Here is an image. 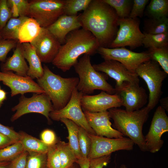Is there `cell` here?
<instances>
[{
	"label": "cell",
	"instance_id": "1",
	"mask_svg": "<svg viewBox=\"0 0 168 168\" xmlns=\"http://www.w3.org/2000/svg\"><path fill=\"white\" fill-rule=\"evenodd\" d=\"M79 16L82 28L95 36L100 47L109 48L118 30L114 10L102 0H93Z\"/></svg>",
	"mask_w": 168,
	"mask_h": 168
},
{
	"label": "cell",
	"instance_id": "2",
	"mask_svg": "<svg viewBox=\"0 0 168 168\" xmlns=\"http://www.w3.org/2000/svg\"><path fill=\"white\" fill-rule=\"evenodd\" d=\"M52 62L53 65L63 72L69 70L82 54L90 56L100 47L95 36L84 29H78L69 33Z\"/></svg>",
	"mask_w": 168,
	"mask_h": 168
},
{
	"label": "cell",
	"instance_id": "3",
	"mask_svg": "<svg viewBox=\"0 0 168 168\" xmlns=\"http://www.w3.org/2000/svg\"><path fill=\"white\" fill-rule=\"evenodd\" d=\"M151 110L147 106L132 111L114 108L108 110L113 120L112 127L128 137L143 152H147L142 133L143 126L147 120Z\"/></svg>",
	"mask_w": 168,
	"mask_h": 168
},
{
	"label": "cell",
	"instance_id": "4",
	"mask_svg": "<svg viewBox=\"0 0 168 168\" xmlns=\"http://www.w3.org/2000/svg\"><path fill=\"white\" fill-rule=\"evenodd\" d=\"M44 73L37 79L38 84L51 100L54 110L64 108L71 97L72 92L77 85V77L64 78L53 73L44 65Z\"/></svg>",
	"mask_w": 168,
	"mask_h": 168
},
{
	"label": "cell",
	"instance_id": "5",
	"mask_svg": "<svg viewBox=\"0 0 168 168\" xmlns=\"http://www.w3.org/2000/svg\"><path fill=\"white\" fill-rule=\"evenodd\" d=\"M73 67L79 77L76 88L83 95L92 94L96 90L115 93L114 88L107 81V75L96 71L91 65L90 55L84 54Z\"/></svg>",
	"mask_w": 168,
	"mask_h": 168
},
{
	"label": "cell",
	"instance_id": "6",
	"mask_svg": "<svg viewBox=\"0 0 168 168\" xmlns=\"http://www.w3.org/2000/svg\"><path fill=\"white\" fill-rule=\"evenodd\" d=\"M136 73L146 83L149 90V98L146 106L151 110L158 103L162 94V82L167 74L162 70L156 62L150 60L141 64Z\"/></svg>",
	"mask_w": 168,
	"mask_h": 168
},
{
	"label": "cell",
	"instance_id": "7",
	"mask_svg": "<svg viewBox=\"0 0 168 168\" xmlns=\"http://www.w3.org/2000/svg\"><path fill=\"white\" fill-rule=\"evenodd\" d=\"M65 0L29 1L26 16L34 19L41 27L47 28L63 14Z\"/></svg>",
	"mask_w": 168,
	"mask_h": 168
},
{
	"label": "cell",
	"instance_id": "8",
	"mask_svg": "<svg viewBox=\"0 0 168 168\" xmlns=\"http://www.w3.org/2000/svg\"><path fill=\"white\" fill-rule=\"evenodd\" d=\"M140 21L138 18H119V26L116 36L109 48H113L128 46L131 49L142 46L144 34L139 27Z\"/></svg>",
	"mask_w": 168,
	"mask_h": 168
},
{
	"label": "cell",
	"instance_id": "9",
	"mask_svg": "<svg viewBox=\"0 0 168 168\" xmlns=\"http://www.w3.org/2000/svg\"><path fill=\"white\" fill-rule=\"evenodd\" d=\"M54 110L51 100L45 93H33L30 98L21 95L19 103L12 108V111L15 113L12 116L11 120L13 122L25 114L35 113L44 115L49 123L51 120L49 114Z\"/></svg>",
	"mask_w": 168,
	"mask_h": 168
},
{
	"label": "cell",
	"instance_id": "10",
	"mask_svg": "<svg viewBox=\"0 0 168 168\" xmlns=\"http://www.w3.org/2000/svg\"><path fill=\"white\" fill-rule=\"evenodd\" d=\"M83 95L75 88L67 105L62 109L51 112L49 117L57 121L63 118L69 119L83 128L88 133L96 135L89 124L81 107V100Z\"/></svg>",
	"mask_w": 168,
	"mask_h": 168
},
{
	"label": "cell",
	"instance_id": "11",
	"mask_svg": "<svg viewBox=\"0 0 168 168\" xmlns=\"http://www.w3.org/2000/svg\"><path fill=\"white\" fill-rule=\"evenodd\" d=\"M97 52L104 60L117 61L133 73H136V70L141 64L150 60L147 52L137 53L124 47L110 48L100 47Z\"/></svg>",
	"mask_w": 168,
	"mask_h": 168
},
{
	"label": "cell",
	"instance_id": "12",
	"mask_svg": "<svg viewBox=\"0 0 168 168\" xmlns=\"http://www.w3.org/2000/svg\"><path fill=\"white\" fill-rule=\"evenodd\" d=\"M91 141V149L87 158L91 159L110 155L119 150H132L134 145L128 137L110 138L88 133Z\"/></svg>",
	"mask_w": 168,
	"mask_h": 168
},
{
	"label": "cell",
	"instance_id": "13",
	"mask_svg": "<svg viewBox=\"0 0 168 168\" xmlns=\"http://www.w3.org/2000/svg\"><path fill=\"white\" fill-rule=\"evenodd\" d=\"M168 132V117L161 105L154 113L149 131L145 136L147 152L154 153L158 152L164 142L161 137Z\"/></svg>",
	"mask_w": 168,
	"mask_h": 168
},
{
	"label": "cell",
	"instance_id": "14",
	"mask_svg": "<svg viewBox=\"0 0 168 168\" xmlns=\"http://www.w3.org/2000/svg\"><path fill=\"white\" fill-rule=\"evenodd\" d=\"M115 93L121 98L122 106L125 110L132 111L144 107L147 102L148 96L145 90L139 84L124 82L115 87Z\"/></svg>",
	"mask_w": 168,
	"mask_h": 168
},
{
	"label": "cell",
	"instance_id": "15",
	"mask_svg": "<svg viewBox=\"0 0 168 168\" xmlns=\"http://www.w3.org/2000/svg\"><path fill=\"white\" fill-rule=\"evenodd\" d=\"M30 44L34 47L41 62L44 63L52 62L61 45L47 28L43 27Z\"/></svg>",
	"mask_w": 168,
	"mask_h": 168
},
{
	"label": "cell",
	"instance_id": "16",
	"mask_svg": "<svg viewBox=\"0 0 168 168\" xmlns=\"http://www.w3.org/2000/svg\"><path fill=\"white\" fill-rule=\"evenodd\" d=\"M0 82L10 88L12 96L18 94L23 95L28 92L45 93L38 83L30 77L20 76L11 71H0Z\"/></svg>",
	"mask_w": 168,
	"mask_h": 168
},
{
	"label": "cell",
	"instance_id": "17",
	"mask_svg": "<svg viewBox=\"0 0 168 168\" xmlns=\"http://www.w3.org/2000/svg\"><path fill=\"white\" fill-rule=\"evenodd\" d=\"M81 105L83 111L100 112L121 107L122 101L117 94H110L102 91L95 95H83Z\"/></svg>",
	"mask_w": 168,
	"mask_h": 168
},
{
	"label": "cell",
	"instance_id": "18",
	"mask_svg": "<svg viewBox=\"0 0 168 168\" xmlns=\"http://www.w3.org/2000/svg\"><path fill=\"white\" fill-rule=\"evenodd\" d=\"M92 66L96 71L103 72L114 79L116 82L115 87L119 86L126 82L139 84V79L136 73L130 72L121 63L116 60H104L101 63Z\"/></svg>",
	"mask_w": 168,
	"mask_h": 168
},
{
	"label": "cell",
	"instance_id": "19",
	"mask_svg": "<svg viewBox=\"0 0 168 168\" xmlns=\"http://www.w3.org/2000/svg\"><path fill=\"white\" fill-rule=\"evenodd\" d=\"M83 112L89 124L96 135L110 138L124 137L121 133L112 127L108 110L100 112Z\"/></svg>",
	"mask_w": 168,
	"mask_h": 168
},
{
	"label": "cell",
	"instance_id": "20",
	"mask_svg": "<svg viewBox=\"0 0 168 168\" xmlns=\"http://www.w3.org/2000/svg\"><path fill=\"white\" fill-rule=\"evenodd\" d=\"M82 27L79 15L63 14L47 28L61 44L64 43L67 35Z\"/></svg>",
	"mask_w": 168,
	"mask_h": 168
},
{
	"label": "cell",
	"instance_id": "21",
	"mask_svg": "<svg viewBox=\"0 0 168 168\" xmlns=\"http://www.w3.org/2000/svg\"><path fill=\"white\" fill-rule=\"evenodd\" d=\"M29 68L21 44L18 41L12 55L1 64V70L2 71H14L18 75L26 77L27 76Z\"/></svg>",
	"mask_w": 168,
	"mask_h": 168
},
{
	"label": "cell",
	"instance_id": "22",
	"mask_svg": "<svg viewBox=\"0 0 168 168\" xmlns=\"http://www.w3.org/2000/svg\"><path fill=\"white\" fill-rule=\"evenodd\" d=\"M21 45L25 59L29 64L27 76L33 79L41 77L44 73L43 68L34 47L30 43Z\"/></svg>",
	"mask_w": 168,
	"mask_h": 168
},
{
	"label": "cell",
	"instance_id": "23",
	"mask_svg": "<svg viewBox=\"0 0 168 168\" xmlns=\"http://www.w3.org/2000/svg\"><path fill=\"white\" fill-rule=\"evenodd\" d=\"M41 27L34 19L28 17L21 26L18 41L21 44L30 43L39 35Z\"/></svg>",
	"mask_w": 168,
	"mask_h": 168
},
{
	"label": "cell",
	"instance_id": "24",
	"mask_svg": "<svg viewBox=\"0 0 168 168\" xmlns=\"http://www.w3.org/2000/svg\"><path fill=\"white\" fill-rule=\"evenodd\" d=\"M20 140L24 149L28 152L47 153L49 146L41 140L27 133L20 132Z\"/></svg>",
	"mask_w": 168,
	"mask_h": 168
},
{
	"label": "cell",
	"instance_id": "25",
	"mask_svg": "<svg viewBox=\"0 0 168 168\" xmlns=\"http://www.w3.org/2000/svg\"><path fill=\"white\" fill-rule=\"evenodd\" d=\"M60 121L65 124L68 129V135L67 138L68 140V143L73 151L77 160L82 158L78 142L79 126L68 119H62Z\"/></svg>",
	"mask_w": 168,
	"mask_h": 168
},
{
	"label": "cell",
	"instance_id": "26",
	"mask_svg": "<svg viewBox=\"0 0 168 168\" xmlns=\"http://www.w3.org/2000/svg\"><path fill=\"white\" fill-rule=\"evenodd\" d=\"M28 17L26 16H21L17 18L12 17L0 31L2 39L18 41L19 29L23 23Z\"/></svg>",
	"mask_w": 168,
	"mask_h": 168
},
{
	"label": "cell",
	"instance_id": "27",
	"mask_svg": "<svg viewBox=\"0 0 168 168\" xmlns=\"http://www.w3.org/2000/svg\"><path fill=\"white\" fill-rule=\"evenodd\" d=\"M143 33L157 34L168 32L167 17L146 18L144 21Z\"/></svg>",
	"mask_w": 168,
	"mask_h": 168
},
{
	"label": "cell",
	"instance_id": "28",
	"mask_svg": "<svg viewBox=\"0 0 168 168\" xmlns=\"http://www.w3.org/2000/svg\"><path fill=\"white\" fill-rule=\"evenodd\" d=\"M144 13L149 18L167 17L168 15V0H151Z\"/></svg>",
	"mask_w": 168,
	"mask_h": 168
},
{
	"label": "cell",
	"instance_id": "29",
	"mask_svg": "<svg viewBox=\"0 0 168 168\" xmlns=\"http://www.w3.org/2000/svg\"><path fill=\"white\" fill-rule=\"evenodd\" d=\"M61 162V168H69L77 161L75 154L68 143L58 141L56 143Z\"/></svg>",
	"mask_w": 168,
	"mask_h": 168
},
{
	"label": "cell",
	"instance_id": "30",
	"mask_svg": "<svg viewBox=\"0 0 168 168\" xmlns=\"http://www.w3.org/2000/svg\"><path fill=\"white\" fill-rule=\"evenodd\" d=\"M142 44L148 49L168 46V32L157 34L143 33Z\"/></svg>",
	"mask_w": 168,
	"mask_h": 168
},
{
	"label": "cell",
	"instance_id": "31",
	"mask_svg": "<svg viewBox=\"0 0 168 168\" xmlns=\"http://www.w3.org/2000/svg\"><path fill=\"white\" fill-rule=\"evenodd\" d=\"M115 11L119 18L129 17L133 4L132 0H102Z\"/></svg>",
	"mask_w": 168,
	"mask_h": 168
},
{
	"label": "cell",
	"instance_id": "32",
	"mask_svg": "<svg viewBox=\"0 0 168 168\" xmlns=\"http://www.w3.org/2000/svg\"><path fill=\"white\" fill-rule=\"evenodd\" d=\"M150 60L157 62L163 71L168 74V46L148 49Z\"/></svg>",
	"mask_w": 168,
	"mask_h": 168
},
{
	"label": "cell",
	"instance_id": "33",
	"mask_svg": "<svg viewBox=\"0 0 168 168\" xmlns=\"http://www.w3.org/2000/svg\"><path fill=\"white\" fill-rule=\"evenodd\" d=\"M24 151L21 142H15L0 149V162L12 161Z\"/></svg>",
	"mask_w": 168,
	"mask_h": 168
},
{
	"label": "cell",
	"instance_id": "34",
	"mask_svg": "<svg viewBox=\"0 0 168 168\" xmlns=\"http://www.w3.org/2000/svg\"><path fill=\"white\" fill-rule=\"evenodd\" d=\"M92 0H66L63 11V14L68 16L77 15L78 12L85 11Z\"/></svg>",
	"mask_w": 168,
	"mask_h": 168
},
{
	"label": "cell",
	"instance_id": "35",
	"mask_svg": "<svg viewBox=\"0 0 168 168\" xmlns=\"http://www.w3.org/2000/svg\"><path fill=\"white\" fill-rule=\"evenodd\" d=\"M47 153L28 152L26 168H48Z\"/></svg>",
	"mask_w": 168,
	"mask_h": 168
},
{
	"label": "cell",
	"instance_id": "36",
	"mask_svg": "<svg viewBox=\"0 0 168 168\" xmlns=\"http://www.w3.org/2000/svg\"><path fill=\"white\" fill-rule=\"evenodd\" d=\"M7 3L11 12L12 17L26 16L29 6L28 0H7Z\"/></svg>",
	"mask_w": 168,
	"mask_h": 168
},
{
	"label": "cell",
	"instance_id": "37",
	"mask_svg": "<svg viewBox=\"0 0 168 168\" xmlns=\"http://www.w3.org/2000/svg\"><path fill=\"white\" fill-rule=\"evenodd\" d=\"M79 147L83 158H87L91 147V140L88 133L83 128L79 127L78 131Z\"/></svg>",
	"mask_w": 168,
	"mask_h": 168
},
{
	"label": "cell",
	"instance_id": "38",
	"mask_svg": "<svg viewBox=\"0 0 168 168\" xmlns=\"http://www.w3.org/2000/svg\"><path fill=\"white\" fill-rule=\"evenodd\" d=\"M47 155L48 168H61L60 160L56 144L49 146Z\"/></svg>",
	"mask_w": 168,
	"mask_h": 168
},
{
	"label": "cell",
	"instance_id": "39",
	"mask_svg": "<svg viewBox=\"0 0 168 168\" xmlns=\"http://www.w3.org/2000/svg\"><path fill=\"white\" fill-rule=\"evenodd\" d=\"M18 41L2 39L0 40V61L4 62L6 60L7 56L10 51L15 48Z\"/></svg>",
	"mask_w": 168,
	"mask_h": 168
},
{
	"label": "cell",
	"instance_id": "40",
	"mask_svg": "<svg viewBox=\"0 0 168 168\" xmlns=\"http://www.w3.org/2000/svg\"><path fill=\"white\" fill-rule=\"evenodd\" d=\"M149 0H133L132 8L129 16V18H135L138 17H142L144 10Z\"/></svg>",
	"mask_w": 168,
	"mask_h": 168
},
{
	"label": "cell",
	"instance_id": "41",
	"mask_svg": "<svg viewBox=\"0 0 168 168\" xmlns=\"http://www.w3.org/2000/svg\"><path fill=\"white\" fill-rule=\"evenodd\" d=\"M12 17V13L8 6L7 0H0V31Z\"/></svg>",
	"mask_w": 168,
	"mask_h": 168
},
{
	"label": "cell",
	"instance_id": "42",
	"mask_svg": "<svg viewBox=\"0 0 168 168\" xmlns=\"http://www.w3.org/2000/svg\"><path fill=\"white\" fill-rule=\"evenodd\" d=\"M40 138L43 142L49 146L55 145L58 142L55 133L49 129L44 130L40 134Z\"/></svg>",
	"mask_w": 168,
	"mask_h": 168
},
{
	"label": "cell",
	"instance_id": "43",
	"mask_svg": "<svg viewBox=\"0 0 168 168\" xmlns=\"http://www.w3.org/2000/svg\"><path fill=\"white\" fill-rule=\"evenodd\" d=\"M28 155V152L24 150L11 161L10 168H26Z\"/></svg>",
	"mask_w": 168,
	"mask_h": 168
},
{
	"label": "cell",
	"instance_id": "44",
	"mask_svg": "<svg viewBox=\"0 0 168 168\" xmlns=\"http://www.w3.org/2000/svg\"><path fill=\"white\" fill-rule=\"evenodd\" d=\"M111 154L90 160L89 168H103L110 162Z\"/></svg>",
	"mask_w": 168,
	"mask_h": 168
},
{
	"label": "cell",
	"instance_id": "45",
	"mask_svg": "<svg viewBox=\"0 0 168 168\" xmlns=\"http://www.w3.org/2000/svg\"><path fill=\"white\" fill-rule=\"evenodd\" d=\"M0 132L9 138L13 143L20 141V135L19 133L16 132L11 128L1 124Z\"/></svg>",
	"mask_w": 168,
	"mask_h": 168
},
{
	"label": "cell",
	"instance_id": "46",
	"mask_svg": "<svg viewBox=\"0 0 168 168\" xmlns=\"http://www.w3.org/2000/svg\"><path fill=\"white\" fill-rule=\"evenodd\" d=\"M13 143L9 138L0 132V149Z\"/></svg>",
	"mask_w": 168,
	"mask_h": 168
},
{
	"label": "cell",
	"instance_id": "47",
	"mask_svg": "<svg viewBox=\"0 0 168 168\" xmlns=\"http://www.w3.org/2000/svg\"><path fill=\"white\" fill-rule=\"evenodd\" d=\"M76 163L78 164L80 168H89L90 160L87 158H82L77 160Z\"/></svg>",
	"mask_w": 168,
	"mask_h": 168
},
{
	"label": "cell",
	"instance_id": "48",
	"mask_svg": "<svg viewBox=\"0 0 168 168\" xmlns=\"http://www.w3.org/2000/svg\"><path fill=\"white\" fill-rule=\"evenodd\" d=\"M168 97L162 98L160 100L161 106L164 108L165 110L168 111Z\"/></svg>",
	"mask_w": 168,
	"mask_h": 168
},
{
	"label": "cell",
	"instance_id": "49",
	"mask_svg": "<svg viewBox=\"0 0 168 168\" xmlns=\"http://www.w3.org/2000/svg\"><path fill=\"white\" fill-rule=\"evenodd\" d=\"M7 93L4 90H0V108L2 106L3 101L7 99Z\"/></svg>",
	"mask_w": 168,
	"mask_h": 168
},
{
	"label": "cell",
	"instance_id": "50",
	"mask_svg": "<svg viewBox=\"0 0 168 168\" xmlns=\"http://www.w3.org/2000/svg\"><path fill=\"white\" fill-rule=\"evenodd\" d=\"M10 164L9 162H0V168H8Z\"/></svg>",
	"mask_w": 168,
	"mask_h": 168
},
{
	"label": "cell",
	"instance_id": "51",
	"mask_svg": "<svg viewBox=\"0 0 168 168\" xmlns=\"http://www.w3.org/2000/svg\"><path fill=\"white\" fill-rule=\"evenodd\" d=\"M119 168H128L124 164H122Z\"/></svg>",
	"mask_w": 168,
	"mask_h": 168
},
{
	"label": "cell",
	"instance_id": "52",
	"mask_svg": "<svg viewBox=\"0 0 168 168\" xmlns=\"http://www.w3.org/2000/svg\"><path fill=\"white\" fill-rule=\"evenodd\" d=\"M74 166V164H73L71 167H70L69 168H73Z\"/></svg>",
	"mask_w": 168,
	"mask_h": 168
},
{
	"label": "cell",
	"instance_id": "53",
	"mask_svg": "<svg viewBox=\"0 0 168 168\" xmlns=\"http://www.w3.org/2000/svg\"><path fill=\"white\" fill-rule=\"evenodd\" d=\"M2 39L0 35V40H2Z\"/></svg>",
	"mask_w": 168,
	"mask_h": 168
},
{
	"label": "cell",
	"instance_id": "54",
	"mask_svg": "<svg viewBox=\"0 0 168 168\" xmlns=\"http://www.w3.org/2000/svg\"><path fill=\"white\" fill-rule=\"evenodd\" d=\"M73 168H77V167H76L75 166V165H74V166Z\"/></svg>",
	"mask_w": 168,
	"mask_h": 168
},
{
	"label": "cell",
	"instance_id": "55",
	"mask_svg": "<svg viewBox=\"0 0 168 168\" xmlns=\"http://www.w3.org/2000/svg\"><path fill=\"white\" fill-rule=\"evenodd\" d=\"M1 89V87H0V90Z\"/></svg>",
	"mask_w": 168,
	"mask_h": 168
}]
</instances>
